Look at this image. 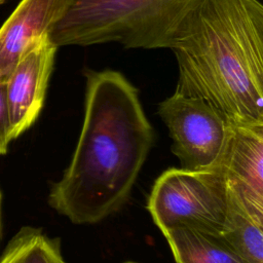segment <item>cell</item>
I'll return each mask as SVG.
<instances>
[{
	"label": "cell",
	"mask_w": 263,
	"mask_h": 263,
	"mask_svg": "<svg viewBox=\"0 0 263 263\" xmlns=\"http://www.w3.org/2000/svg\"><path fill=\"white\" fill-rule=\"evenodd\" d=\"M4 1H5V0H0V4H1V3H3Z\"/></svg>",
	"instance_id": "cell-15"
},
{
	"label": "cell",
	"mask_w": 263,
	"mask_h": 263,
	"mask_svg": "<svg viewBox=\"0 0 263 263\" xmlns=\"http://www.w3.org/2000/svg\"><path fill=\"white\" fill-rule=\"evenodd\" d=\"M201 0H70L49 33L60 46L118 43L124 48H170Z\"/></svg>",
	"instance_id": "cell-3"
},
{
	"label": "cell",
	"mask_w": 263,
	"mask_h": 263,
	"mask_svg": "<svg viewBox=\"0 0 263 263\" xmlns=\"http://www.w3.org/2000/svg\"><path fill=\"white\" fill-rule=\"evenodd\" d=\"M124 263H137V262H132V261H127V262H124Z\"/></svg>",
	"instance_id": "cell-14"
},
{
	"label": "cell",
	"mask_w": 263,
	"mask_h": 263,
	"mask_svg": "<svg viewBox=\"0 0 263 263\" xmlns=\"http://www.w3.org/2000/svg\"><path fill=\"white\" fill-rule=\"evenodd\" d=\"M0 263H67L59 238L47 236L41 228L22 227L8 241Z\"/></svg>",
	"instance_id": "cell-11"
},
{
	"label": "cell",
	"mask_w": 263,
	"mask_h": 263,
	"mask_svg": "<svg viewBox=\"0 0 263 263\" xmlns=\"http://www.w3.org/2000/svg\"><path fill=\"white\" fill-rule=\"evenodd\" d=\"M220 236L247 263H263V222L255 219L229 197Z\"/></svg>",
	"instance_id": "cell-10"
},
{
	"label": "cell",
	"mask_w": 263,
	"mask_h": 263,
	"mask_svg": "<svg viewBox=\"0 0 263 263\" xmlns=\"http://www.w3.org/2000/svg\"><path fill=\"white\" fill-rule=\"evenodd\" d=\"M176 92L200 99L229 125H263V5L201 0L170 48Z\"/></svg>",
	"instance_id": "cell-2"
},
{
	"label": "cell",
	"mask_w": 263,
	"mask_h": 263,
	"mask_svg": "<svg viewBox=\"0 0 263 263\" xmlns=\"http://www.w3.org/2000/svg\"><path fill=\"white\" fill-rule=\"evenodd\" d=\"M177 263H247L218 234L191 227L162 232Z\"/></svg>",
	"instance_id": "cell-9"
},
{
	"label": "cell",
	"mask_w": 263,
	"mask_h": 263,
	"mask_svg": "<svg viewBox=\"0 0 263 263\" xmlns=\"http://www.w3.org/2000/svg\"><path fill=\"white\" fill-rule=\"evenodd\" d=\"M58 48L48 35L42 37L24 54L5 82L11 140L29 129L38 118Z\"/></svg>",
	"instance_id": "cell-7"
},
{
	"label": "cell",
	"mask_w": 263,
	"mask_h": 263,
	"mask_svg": "<svg viewBox=\"0 0 263 263\" xmlns=\"http://www.w3.org/2000/svg\"><path fill=\"white\" fill-rule=\"evenodd\" d=\"M217 165L228 197L263 222V125H230Z\"/></svg>",
	"instance_id": "cell-6"
},
{
	"label": "cell",
	"mask_w": 263,
	"mask_h": 263,
	"mask_svg": "<svg viewBox=\"0 0 263 263\" xmlns=\"http://www.w3.org/2000/svg\"><path fill=\"white\" fill-rule=\"evenodd\" d=\"M157 114L168 129L181 168L202 171L218 164L230 125L213 107L175 91L158 104Z\"/></svg>",
	"instance_id": "cell-5"
},
{
	"label": "cell",
	"mask_w": 263,
	"mask_h": 263,
	"mask_svg": "<svg viewBox=\"0 0 263 263\" xmlns=\"http://www.w3.org/2000/svg\"><path fill=\"white\" fill-rule=\"evenodd\" d=\"M10 118L6 97V84L0 83V155L7 153L8 145L11 142Z\"/></svg>",
	"instance_id": "cell-12"
},
{
	"label": "cell",
	"mask_w": 263,
	"mask_h": 263,
	"mask_svg": "<svg viewBox=\"0 0 263 263\" xmlns=\"http://www.w3.org/2000/svg\"><path fill=\"white\" fill-rule=\"evenodd\" d=\"M1 219H2V192L0 190V234H1Z\"/></svg>",
	"instance_id": "cell-13"
},
{
	"label": "cell",
	"mask_w": 263,
	"mask_h": 263,
	"mask_svg": "<svg viewBox=\"0 0 263 263\" xmlns=\"http://www.w3.org/2000/svg\"><path fill=\"white\" fill-rule=\"evenodd\" d=\"M84 118L71 161L48 203L77 225L95 224L128 199L154 141L138 88L111 69L85 74Z\"/></svg>",
	"instance_id": "cell-1"
},
{
	"label": "cell",
	"mask_w": 263,
	"mask_h": 263,
	"mask_svg": "<svg viewBox=\"0 0 263 263\" xmlns=\"http://www.w3.org/2000/svg\"><path fill=\"white\" fill-rule=\"evenodd\" d=\"M70 0H22L0 28V83L33 45L49 36Z\"/></svg>",
	"instance_id": "cell-8"
},
{
	"label": "cell",
	"mask_w": 263,
	"mask_h": 263,
	"mask_svg": "<svg viewBox=\"0 0 263 263\" xmlns=\"http://www.w3.org/2000/svg\"><path fill=\"white\" fill-rule=\"evenodd\" d=\"M147 209L161 232L191 227L220 235L228 210L222 172L218 165L202 171L171 167L155 181Z\"/></svg>",
	"instance_id": "cell-4"
}]
</instances>
